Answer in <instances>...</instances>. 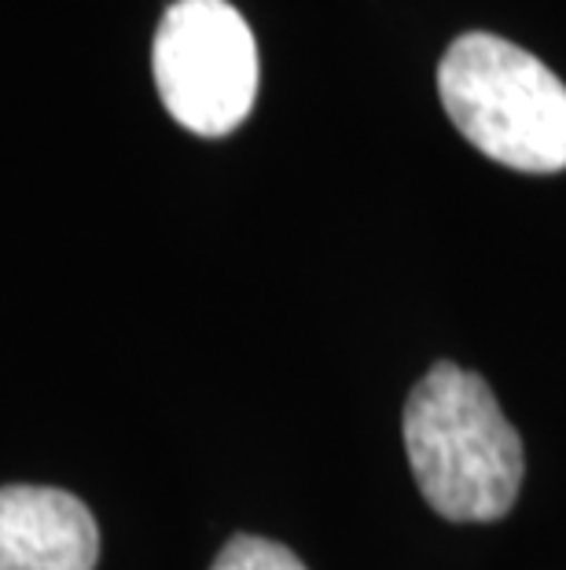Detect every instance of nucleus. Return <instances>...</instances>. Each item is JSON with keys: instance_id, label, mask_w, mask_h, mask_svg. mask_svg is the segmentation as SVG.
I'll return each mask as SVG.
<instances>
[{"instance_id": "obj_2", "label": "nucleus", "mask_w": 566, "mask_h": 570, "mask_svg": "<svg viewBox=\"0 0 566 570\" xmlns=\"http://www.w3.org/2000/svg\"><path fill=\"white\" fill-rule=\"evenodd\" d=\"M453 126L493 163L523 174L566 169V85L526 48L464 33L438 67Z\"/></svg>"}, {"instance_id": "obj_5", "label": "nucleus", "mask_w": 566, "mask_h": 570, "mask_svg": "<svg viewBox=\"0 0 566 570\" xmlns=\"http://www.w3.org/2000/svg\"><path fill=\"white\" fill-rule=\"evenodd\" d=\"M210 570H306V563L291 549H284V544L269 538L239 533V538L225 544Z\"/></svg>"}, {"instance_id": "obj_1", "label": "nucleus", "mask_w": 566, "mask_h": 570, "mask_svg": "<svg viewBox=\"0 0 566 570\" xmlns=\"http://www.w3.org/2000/svg\"><path fill=\"white\" fill-rule=\"evenodd\" d=\"M408 468L424 501L449 523H497L523 490V439L478 372L438 361L401 416Z\"/></svg>"}, {"instance_id": "obj_3", "label": "nucleus", "mask_w": 566, "mask_h": 570, "mask_svg": "<svg viewBox=\"0 0 566 570\" xmlns=\"http://www.w3.org/2000/svg\"><path fill=\"white\" fill-rule=\"evenodd\" d=\"M155 85L177 126L225 137L255 107L258 45L228 0H177L151 48Z\"/></svg>"}, {"instance_id": "obj_4", "label": "nucleus", "mask_w": 566, "mask_h": 570, "mask_svg": "<svg viewBox=\"0 0 566 570\" xmlns=\"http://www.w3.org/2000/svg\"><path fill=\"white\" fill-rule=\"evenodd\" d=\"M100 530L75 493L52 487L0 490V570H92Z\"/></svg>"}]
</instances>
